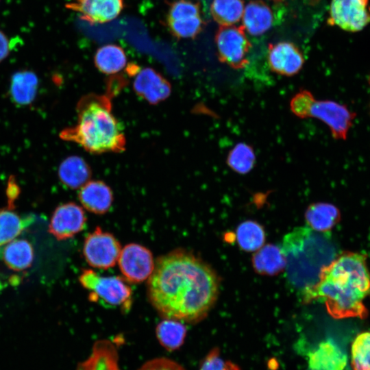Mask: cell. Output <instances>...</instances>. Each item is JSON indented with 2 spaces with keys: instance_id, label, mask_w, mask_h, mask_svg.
I'll use <instances>...</instances> for the list:
<instances>
[{
  "instance_id": "6da1fadb",
  "label": "cell",
  "mask_w": 370,
  "mask_h": 370,
  "mask_svg": "<svg viewBox=\"0 0 370 370\" xmlns=\"http://www.w3.org/2000/svg\"><path fill=\"white\" fill-rule=\"evenodd\" d=\"M219 280L200 258L184 249L159 257L147 282L149 302L164 319L196 323L215 304Z\"/></svg>"
},
{
  "instance_id": "7a4b0ae2",
  "label": "cell",
  "mask_w": 370,
  "mask_h": 370,
  "mask_svg": "<svg viewBox=\"0 0 370 370\" xmlns=\"http://www.w3.org/2000/svg\"><path fill=\"white\" fill-rule=\"evenodd\" d=\"M367 256L345 252L335 258L321 272L317 284L303 295L305 301H324L334 319H365L368 310L363 300L370 295V273Z\"/></svg>"
},
{
  "instance_id": "3957f363",
  "label": "cell",
  "mask_w": 370,
  "mask_h": 370,
  "mask_svg": "<svg viewBox=\"0 0 370 370\" xmlns=\"http://www.w3.org/2000/svg\"><path fill=\"white\" fill-rule=\"evenodd\" d=\"M75 125L62 130L60 138L75 143L93 154L121 152L126 145L120 122L112 112L110 98L89 94L77 105Z\"/></svg>"
},
{
  "instance_id": "277c9868",
  "label": "cell",
  "mask_w": 370,
  "mask_h": 370,
  "mask_svg": "<svg viewBox=\"0 0 370 370\" xmlns=\"http://www.w3.org/2000/svg\"><path fill=\"white\" fill-rule=\"evenodd\" d=\"M280 248L287 279L302 296L317 284L323 270L336 256L329 233L308 226L297 227L285 235Z\"/></svg>"
},
{
  "instance_id": "5b68a950",
  "label": "cell",
  "mask_w": 370,
  "mask_h": 370,
  "mask_svg": "<svg viewBox=\"0 0 370 370\" xmlns=\"http://www.w3.org/2000/svg\"><path fill=\"white\" fill-rule=\"evenodd\" d=\"M82 286L90 291V297L100 299L112 306L125 310L132 304V290L119 276H101L92 269H84L79 277Z\"/></svg>"
},
{
  "instance_id": "8992f818",
  "label": "cell",
  "mask_w": 370,
  "mask_h": 370,
  "mask_svg": "<svg viewBox=\"0 0 370 370\" xmlns=\"http://www.w3.org/2000/svg\"><path fill=\"white\" fill-rule=\"evenodd\" d=\"M215 42L221 62L235 69H243L249 64L251 45L243 25L220 26L215 34Z\"/></svg>"
},
{
  "instance_id": "52a82bcc",
  "label": "cell",
  "mask_w": 370,
  "mask_h": 370,
  "mask_svg": "<svg viewBox=\"0 0 370 370\" xmlns=\"http://www.w3.org/2000/svg\"><path fill=\"white\" fill-rule=\"evenodd\" d=\"M121 251L118 240L100 227L87 235L83 245L86 261L92 267L101 269L113 267L118 262Z\"/></svg>"
},
{
  "instance_id": "ba28073f",
  "label": "cell",
  "mask_w": 370,
  "mask_h": 370,
  "mask_svg": "<svg viewBox=\"0 0 370 370\" xmlns=\"http://www.w3.org/2000/svg\"><path fill=\"white\" fill-rule=\"evenodd\" d=\"M356 114L346 105L331 100L315 99L308 117L321 121L330 129L334 138L346 140Z\"/></svg>"
},
{
  "instance_id": "9c48e42d",
  "label": "cell",
  "mask_w": 370,
  "mask_h": 370,
  "mask_svg": "<svg viewBox=\"0 0 370 370\" xmlns=\"http://www.w3.org/2000/svg\"><path fill=\"white\" fill-rule=\"evenodd\" d=\"M117 262L125 279L132 283L149 279L155 265L151 251L137 243L127 244L121 249Z\"/></svg>"
},
{
  "instance_id": "30bf717a",
  "label": "cell",
  "mask_w": 370,
  "mask_h": 370,
  "mask_svg": "<svg viewBox=\"0 0 370 370\" xmlns=\"http://www.w3.org/2000/svg\"><path fill=\"white\" fill-rule=\"evenodd\" d=\"M369 0H332L329 23L347 31L362 30L370 23Z\"/></svg>"
},
{
  "instance_id": "8fae6325",
  "label": "cell",
  "mask_w": 370,
  "mask_h": 370,
  "mask_svg": "<svg viewBox=\"0 0 370 370\" xmlns=\"http://www.w3.org/2000/svg\"><path fill=\"white\" fill-rule=\"evenodd\" d=\"M86 221L85 212L81 206L74 202L62 204L55 209L49 231L58 240H66L81 232Z\"/></svg>"
},
{
  "instance_id": "7c38bea8",
  "label": "cell",
  "mask_w": 370,
  "mask_h": 370,
  "mask_svg": "<svg viewBox=\"0 0 370 370\" xmlns=\"http://www.w3.org/2000/svg\"><path fill=\"white\" fill-rule=\"evenodd\" d=\"M267 60L273 72L288 77L299 73L304 63V56L299 47L288 41L269 44Z\"/></svg>"
},
{
  "instance_id": "4fadbf2b",
  "label": "cell",
  "mask_w": 370,
  "mask_h": 370,
  "mask_svg": "<svg viewBox=\"0 0 370 370\" xmlns=\"http://www.w3.org/2000/svg\"><path fill=\"white\" fill-rule=\"evenodd\" d=\"M66 8L77 12L81 19L91 25L116 18L124 8V0H75Z\"/></svg>"
},
{
  "instance_id": "5bb4252c",
  "label": "cell",
  "mask_w": 370,
  "mask_h": 370,
  "mask_svg": "<svg viewBox=\"0 0 370 370\" xmlns=\"http://www.w3.org/2000/svg\"><path fill=\"white\" fill-rule=\"evenodd\" d=\"M136 93L151 104L168 98L171 92L169 82L155 69L146 67L138 71L133 82Z\"/></svg>"
},
{
  "instance_id": "9a60e30c",
  "label": "cell",
  "mask_w": 370,
  "mask_h": 370,
  "mask_svg": "<svg viewBox=\"0 0 370 370\" xmlns=\"http://www.w3.org/2000/svg\"><path fill=\"white\" fill-rule=\"evenodd\" d=\"M78 197L83 207L96 214L108 212L113 202L112 190L100 180L88 182L80 188Z\"/></svg>"
},
{
  "instance_id": "2e32d148",
  "label": "cell",
  "mask_w": 370,
  "mask_h": 370,
  "mask_svg": "<svg viewBox=\"0 0 370 370\" xmlns=\"http://www.w3.org/2000/svg\"><path fill=\"white\" fill-rule=\"evenodd\" d=\"M242 18L245 29L253 36L266 33L275 23L273 10L262 0L249 1L244 8Z\"/></svg>"
},
{
  "instance_id": "e0dca14e",
  "label": "cell",
  "mask_w": 370,
  "mask_h": 370,
  "mask_svg": "<svg viewBox=\"0 0 370 370\" xmlns=\"http://www.w3.org/2000/svg\"><path fill=\"white\" fill-rule=\"evenodd\" d=\"M347 362L345 353L332 341L327 340L310 354L308 370H343Z\"/></svg>"
},
{
  "instance_id": "ac0fdd59",
  "label": "cell",
  "mask_w": 370,
  "mask_h": 370,
  "mask_svg": "<svg viewBox=\"0 0 370 370\" xmlns=\"http://www.w3.org/2000/svg\"><path fill=\"white\" fill-rule=\"evenodd\" d=\"M115 345L108 340L95 343L89 357L77 364L76 370H120Z\"/></svg>"
},
{
  "instance_id": "d6986e66",
  "label": "cell",
  "mask_w": 370,
  "mask_h": 370,
  "mask_svg": "<svg viewBox=\"0 0 370 370\" xmlns=\"http://www.w3.org/2000/svg\"><path fill=\"white\" fill-rule=\"evenodd\" d=\"M38 78L30 70L15 72L11 77L9 95L11 101L17 106L31 104L36 98L38 88Z\"/></svg>"
},
{
  "instance_id": "ffe728a7",
  "label": "cell",
  "mask_w": 370,
  "mask_h": 370,
  "mask_svg": "<svg viewBox=\"0 0 370 370\" xmlns=\"http://www.w3.org/2000/svg\"><path fill=\"white\" fill-rule=\"evenodd\" d=\"M58 177L66 186L72 189L80 188L90 181L91 170L84 158L71 156L60 163Z\"/></svg>"
},
{
  "instance_id": "44dd1931",
  "label": "cell",
  "mask_w": 370,
  "mask_h": 370,
  "mask_svg": "<svg viewBox=\"0 0 370 370\" xmlns=\"http://www.w3.org/2000/svg\"><path fill=\"white\" fill-rule=\"evenodd\" d=\"M94 63L101 73L114 75L125 67L127 56L121 46L108 44L97 49L94 55Z\"/></svg>"
},
{
  "instance_id": "7402d4cb",
  "label": "cell",
  "mask_w": 370,
  "mask_h": 370,
  "mask_svg": "<svg viewBox=\"0 0 370 370\" xmlns=\"http://www.w3.org/2000/svg\"><path fill=\"white\" fill-rule=\"evenodd\" d=\"M2 258L10 269L21 271L29 268L34 260V249L25 239H14L7 243L2 251Z\"/></svg>"
},
{
  "instance_id": "603a6c76",
  "label": "cell",
  "mask_w": 370,
  "mask_h": 370,
  "mask_svg": "<svg viewBox=\"0 0 370 370\" xmlns=\"http://www.w3.org/2000/svg\"><path fill=\"white\" fill-rule=\"evenodd\" d=\"M306 219L308 226L312 230L328 232L340 219V212L331 204L315 203L308 208Z\"/></svg>"
},
{
  "instance_id": "cb8c5ba5",
  "label": "cell",
  "mask_w": 370,
  "mask_h": 370,
  "mask_svg": "<svg viewBox=\"0 0 370 370\" xmlns=\"http://www.w3.org/2000/svg\"><path fill=\"white\" fill-rule=\"evenodd\" d=\"M253 265L260 273L273 275L286 266V260L280 247L267 245L260 248L253 256Z\"/></svg>"
},
{
  "instance_id": "d4e9b609",
  "label": "cell",
  "mask_w": 370,
  "mask_h": 370,
  "mask_svg": "<svg viewBox=\"0 0 370 370\" xmlns=\"http://www.w3.org/2000/svg\"><path fill=\"white\" fill-rule=\"evenodd\" d=\"M32 217L23 218L12 210V206L0 209V246L14 240L32 223Z\"/></svg>"
},
{
  "instance_id": "484cf974",
  "label": "cell",
  "mask_w": 370,
  "mask_h": 370,
  "mask_svg": "<svg viewBox=\"0 0 370 370\" xmlns=\"http://www.w3.org/2000/svg\"><path fill=\"white\" fill-rule=\"evenodd\" d=\"M186 327L182 322L164 319L156 326V334L160 344L168 351L179 349L186 336Z\"/></svg>"
},
{
  "instance_id": "4316f807",
  "label": "cell",
  "mask_w": 370,
  "mask_h": 370,
  "mask_svg": "<svg viewBox=\"0 0 370 370\" xmlns=\"http://www.w3.org/2000/svg\"><path fill=\"white\" fill-rule=\"evenodd\" d=\"M243 0H213L210 12L213 19L220 26L232 25L243 17Z\"/></svg>"
},
{
  "instance_id": "83f0119b",
  "label": "cell",
  "mask_w": 370,
  "mask_h": 370,
  "mask_svg": "<svg viewBox=\"0 0 370 370\" xmlns=\"http://www.w3.org/2000/svg\"><path fill=\"white\" fill-rule=\"evenodd\" d=\"M264 238L262 227L255 221H245L237 227L236 240L239 246L245 251H254L259 249L263 245Z\"/></svg>"
},
{
  "instance_id": "f1b7e54d",
  "label": "cell",
  "mask_w": 370,
  "mask_h": 370,
  "mask_svg": "<svg viewBox=\"0 0 370 370\" xmlns=\"http://www.w3.org/2000/svg\"><path fill=\"white\" fill-rule=\"evenodd\" d=\"M226 162L229 167L236 173L247 174L256 163L254 151L248 144L238 143L230 151Z\"/></svg>"
},
{
  "instance_id": "f546056e",
  "label": "cell",
  "mask_w": 370,
  "mask_h": 370,
  "mask_svg": "<svg viewBox=\"0 0 370 370\" xmlns=\"http://www.w3.org/2000/svg\"><path fill=\"white\" fill-rule=\"evenodd\" d=\"M165 24L170 34L177 39L194 38L205 27V21L201 15L177 20H165Z\"/></svg>"
},
{
  "instance_id": "4dcf8cb0",
  "label": "cell",
  "mask_w": 370,
  "mask_h": 370,
  "mask_svg": "<svg viewBox=\"0 0 370 370\" xmlns=\"http://www.w3.org/2000/svg\"><path fill=\"white\" fill-rule=\"evenodd\" d=\"M353 370H370V332L359 334L352 345Z\"/></svg>"
},
{
  "instance_id": "1f68e13d",
  "label": "cell",
  "mask_w": 370,
  "mask_h": 370,
  "mask_svg": "<svg viewBox=\"0 0 370 370\" xmlns=\"http://www.w3.org/2000/svg\"><path fill=\"white\" fill-rule=\"evenodd\" d=\"M201 16L199 2L193 0H175L169 3L166 20H177Z\"/></svg>"
},
{
  "instance_id": "d6a6232c",
  "label": "cell",
  "mask_w": 370,
  "mask_h": 370,
  "mask_svg": "<svg viewBox=\"0 0 370 370\" xmlns=\"http://www.w3.org/2000/svg\"><path fill=\"white\" fill-rule=\"evenodd\" d=\"M314 100L315 98L310 91L301 90L292 98L290 103L291 110L298 117L308 118Z\"/></svg>"
},
{
  "instance_id": "836d02e7",
  "label": "cell",
  "mask_w": 370,
  "mask_h": 370,
  "mask_svg": "<svg viewBox=\"0 0 370 370\" xmlns=\"http://www.w3.org/2000/svg\"><path fill=\"white\" fill-rule=\"evenodd\" d=\"M199 370H240L230 361H225L220 356L219 348H213L203 359Z\"/></svg>"
},
{
  "instance_id": "e575fe53",
  "label": "cell",
  "mask_w": 370,
  "mask_h": 370,
  "mask_svg": "<svg viewBox=\"0 0 370 370\" xmlns=\"http://www.w3.org/2000/svg\"><path fill=\"white\" fill-rule=\"evenodd\" d=\"M138 370H186L177 362L166 358H156L144 363Z\"/></svg>"
},
{
  "instance_id": "d590c367",
  "label": "cell",
  "mask_w": 370,
  "mask_h": 370,
  "mask_svg": "<svg viewBox=\"0 0 370 370\" xmlns=\"http://www.w3.org/2000/svg\"><path fill=\"white\" fill-rule=\"evenodd\" d=\"M12 44L9 37L0 29V63L10 55Z\"/></svg>"
},
{
  "instance_id": "8d00e7d4",
  "label": "cell",
  "mask_w": 370,
  "mask_h": 370,
  "mask_svg": "<svg viewBox=\"0 0 370 370\" xmlns=\"http://www.w3.org/2000/svg\"><path fill=\"white\" fill-rule=\"evenodd\" d=\"M271 1H273L275 3H280V2L282 1L283 0H271Z\"/></svg>"
},
{
  "instance_id": "74e56055",
  "label": "cell",
  "mask_w": 370,
  "mask_h": 370,
  "mask_svg": "<svg viewBox=\"0 0 370 370\" xmlns=\"http://www.w3.org/2000/svg\"><path fill=\"white\" fill-rule=\"evenodd\" d=\"M369 86H370V76H369Z\"/></svg>"
}]
</instances>
